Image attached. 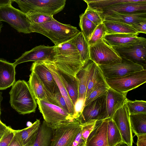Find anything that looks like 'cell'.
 I'll return each mask as SVG.
<instances>
[{
  "instance_id": "cell-1",
  "label": "cell",
  "mask_w": 146,
  "mask_h": 146,
  "mask_svg": "<svg viewBox=\"0 0 146 146\" xmlns=\"http://www.w3.org/2000/svg\"><path fill=\"white\" fill-rule=\"evenodd\" d=\"M52 62L58 70L74 77L84 65L71 39L54 46Z\"/></svg>"
},
{
  "instance_id": "cell-2",
  "label": "cell",
  "mask_w": 146,
  "mask_h": 146,
  "mask_svg": "<svg viewBox=\"0 0 146 146\" xmlns=\"http://www.w3.org/2000/svg\"><path fill=\"white\" fill-rule=\"evenodd\" d=\"M32 33L42 34L56 45L73 38L80 31L76 27L54 20L41 24H32Z\"/></svg>"
},
{
  "instance_id": "cell-3",
  "label": "cell",
  "mask_w": 146,
  "mask_h": 146,
  "mask_svg": "<svg viewBox=\"0 0 146 146\" xmlns=\"http://www.w3.org/2000/svg\"><path fill=\"white\" fill-rule=\"evenodd\" d=\"M9 94L11 106L19 114L35 112L37 107L36 99L26 81L19 80L15 82Z\"/></svg>"
},
{
  "instance_id": "cell-4",
  "label": "cell",
  "mask_w": 146,
  "mask_h": 146,
  "mask_svg": "<svg viewBox=\"0 0 146 146\" xmlns=\"http://www.w3.org/2000/svg\"><path fill=\"white\" fill-rule=\"evenodd\" d=\"M21 11L27 15L41 14L53 16L62 11L66 4V0H13Z\"/></svg>"
},
{
  "instance_id": "cell-5",
  "label": "cell",
  "mask_w": 146,
  "mask_h": 146,
  "mask_svg": "<svg viewBox=\"0 0 146 146\" xmlns=\"http://www.w3.org/2000/svg\"><path fill=\"white\" fill-rule=\"evenodd\" d=\"M40 112L44 120L53 129L74 120L69 112L63 109L44 100H36Z\"/></svg>"
},
{
  "instance_id": "cell-6",
  "label": "cell",
  "mask_w": 146,
  "mask_h": 146,
  "mask_svg": "<svg viewBox=\"0 0 146 146\" xmlns=\"http://www.w3.org/2000/svg\"><path fill=\"white\" fill-rule=\"evenodd\" d=\"M90 59L97 65H111L120 63L122 58L112 46L103 39L89 46Z\"/></svg>"
},
{
  "instance_id": "cell-7",
  "label": "cell",
  "mask_w": 146,
  "mask_h": 146,
  "mask_svg": "<svg viewBox=\"0 0 146 146\" xmlns=\"http://www.w3.org/2000/svg\"><path fill=\"white\" fill-rule=\"evenodd\" d=\"M0 21L8 23L19 33H32V24L27 15L11 5L0 8Z\"/></svg>"
},
{
  "instance_id": "cell-8",
  "label": "cell",
  "mask_w": 146,
  "mask_h": 146,
  "mask_svg": "<svg viewBox=\"0 0 146 146\" xmlns=\"http://www.w3.org/2000/svg\"><path fill=\"white\" fill-rule=\"evenodd\" d=\"M109 87L120 93L127 94L146 82V70L131 74L122 77L105 79Z\"/></svg>"
},
{
  "instance_id": "cell-9",
  "label": "cell",
  "mask_w": 146,
  "mask_h": 146,
  "mask_svg": "<svg viewBox=\"0 0 146 146\" xmlns=\"http://www.w3.org/2000/svg\"><path fill=\"white\" fill-rule=\"evenodd\" d=\"M77 120L59 126L53 129L50 146H70L82 129Z\"/></svg>"
},
{
  "instance_id": "cell-10",
  "label": "cell",
  "mask_w": 146,
  "mask_h": 146,
  "mask_svg": "<svg viewBox=\"0 0 146 146\" xmlns=\"http://www.w3.org/2000/svg\"><path fill=\"white\" fill-rule=\"evenodd\" d=\"M106 95L101 96L84 106L77 120L80 124L106 119Z\"/></svg>"
},
{
  "instance_id": "cell-11",
  "label": "cell",
  "mask_w": 146,
  "mask_h": 146,
  "mask_svg": "<svg viewBox=\"0 0 146 146\" xmlns=\"http://www.w3.org/2000/svg\"><path fill=\"white\" fill-rule=\"evenodd\" d=\"M121 58V62L119 64L111 65H98L105 79L120 77L145 69L141 65Z\"/></svg>"
},
{
  "instance_id": "cell-12",
  "label": "cell",
  "mask_w": 146,
  "mask_h": 146,
  "mask_svg": "<svg viewBox=\"0 0 146 146\" xmlns=\"http://www.w3.org/2000/svg\"><path fill=\"white\" fill-rule=\"evenodd\" d=\"M130 114L125 104L114 113L112 119L117 126L121 136L122 141L132 146L133 136L131 126Z\"/></svg>"
},
{
  "instance_id": "cell-13",
  "label": "cell",
  "mask_w": 146,
  "mask_h": 146,
  "mask_svg": "<svg viewBox=\"0 0 146 146\" xmlns=\"http://www.w3.org/2000/svg\"><path fill=\"white\" fill-rule=\"evenodd\" d=\"M54 46H50L44 45L35 47L25 52L13 63L15 67L18 64L25 62L47 61L53 62Z\"/></svg>"
},
{
  "instance_id": "cell-14",
  "label": "cell",
  "mask_w": 146,
  "mask_h": 146,
  "mask_svg": "<svg viewBox=\"0 0 146 146\" xmlns=\"http://www.w3.org/2000/svg\"><path fill=\"white\" fill-rule=\"evenodd\" d=\"M113 48L121 57L141 65L146 69V41L133 45Z\"/></svg>"
},
{
  "instance_id": "cell-15",
  "label": "cell",
  "mask_w": 146,
  "mask_h": 146,
  "mask_svg": "<svg viewBox=\"0 0 146 146\" xmlns=\"http://www.w3.org/2000/svg\"><path fill=\"white\" fill-rule=\"evenodd\" d=\"M30 70L37 76L45 90L54 94L59 90L52 74L43 61L34 62Z\"/></svg>"
},
{
  "instance_id": "cell-16",
  "label": "cell",
  "mask_w": 146,
  "mask_h": 146,
  "mask_svg": "<svg viewBox=\"0 0 146 146\" xmlns=\"http://www.w3.org/2000/svg\"><path fill=\"white\" fill-rule=\"evenodd\" d=\"M130 34H106L104 37V41L113 48L121 47L139 43L146 41L143 37Z\"/></svg>"
},
{
  "instance_id": "cell-17",
  "label": "cell",
  "mask_w": 146,
  "mask_h": 146,
  "mask_svg": "<svg viewBox=\"0 0 146 146\" xmlns=\"http://www.w3.org/2000/svg\"><path fill=\"white\" fill-rule=\"evenodd\" d=\"M108 124V119L97 121L87 139L85 146H109L107 138Z\"/></svg>"
},
{
  "instance_id": "cell-18",
  "label": "cell",
  "mask_w": 146,
  "mask_h": 146,
  "mask_svg": "<svg viewBox=\"0 0 146 146\" xmlns=\"http://www.w3.org/2000/svg\"><path fill=\"white\" fill-rule=\"evenodd\" d=\"M97 11L99 12L100 15L102 13L108 11H113L120 13L146 11V0H133L131 2L113 5Z\"/></svg>"
},
{
  "instance_id": "cell-19",
  "label": "cell",
  "mask_w": 146,
  "mask_h": 146,
  "mask_svg": "<svg viewBox=\"0 0 146 146\" xmlns=\"http://www.w3.org/2000/svg\"><path fill=\"white\" fill-rule=\"evenodd\" d=\"M100 16L103 21H116L129 25L146 21V11L129 13H120L113 11H108L102 13Z\"/></svg>"
},
{
  "instance_id": "cell-20",
  "label": "cell",
  "mask_w": 146,
  "mask_h": 146,
  "mask_svg": "<svg viewBox=\"0 0 146 146\" xmlns=\"http://www.w3.org/2000/svg\"><path fill=\"white\" fill-rule=\"evenodd\" d=\"M126 95L109 87L106 95V119L112 118L115 112L126 104L128 100Z\"/></svg>"
},
{
  "instance_id": "cell-21",
  "label": "cell",
  "mask_w": 146,
  "mask_h": 146,
  "mask_svg": "<svg viewBox=\"0 0 146 146\" xmlns=\"http://www.w3.org/2000/svg\"><path fill=\"white\" fill-rule=\"evenodd\" d=\"M96 65L90 59L77 74L76 76L79 83L78 99H85L87 86Z\"/></svg>"
},
{
  "instance_id": "cell-22",
  "label": "cell",
  "mask_w": 146,
  "mask_h": 146,
  "mask_svg": "<svg viewBox=\"0 0 146 146\" xmlns=\"http://www.w3.org/2000/svg\"><path fill=\"white\" fill-rule=\"evenodd\" d=\"M40 124V120L36 119L28 127L21 130H15V134L22 146H33Z\"/></svg>"
},
{
  "instance_id": "cell-23",
  "label": "cell",
  "mask_w": 146,
  "mask_h": 146,
  "mask_svg": "<svg viewBox=\"0 0 146 146\" xmlns=\"http://www.w3.org/2000/svg\"><path fill=\"white\" fill-rule=\"evenodd\" d=\"M15 67L13 63L0 59V90H5L15 82Z\"/></svg>"
},
{
  "instance_id": "cell-24",
  "label": "cell",
  "mask_w": 146,
  "mask_h": 146,
  "mask_svg": "<svg viewBox=\"0 0 146 146\" xmlns=\"http://www.w3.org/2000/svg\"><path fill=\"white\" fill-rule=\"evenodd\" d=\"M43 62L54 77L60 92L66 101L69 113L74 120V106L70 98L65 87L59 77L57 69L52 62L47 61H44Z\"/></svg>"
},
{
  "instance_id": "cell-25",
  "label": "cell",
  "mask_w": 146,
  "mask_h": 146,
  "mask_svg": "<svg viewBox=\"0 0 146 146\" xmlns=\"http://www.w3.org/2000/svg\"><path fill=\"white\" fill-rule=\"evenodd\" d=\"M57 70L59 77L74 106L78 99V80L76 76L68 75Z\"/></svg>"
},
{
  "instance_id": "cell-26",
  "label": "cell",
  "mask_w": 146,
  "mask_h": 146,
  "mask_svg": "<svg viewBox=\"0 0 146 146\" xmlns=\"http://www.w3.org/2000/svg\"><path fill=\"white\" fill-rule=\"evenodd\" d=\"M107 34H125L138 35L139 33L129 25L121 22L111 21H103Z\"/></svg>"
},
{
  "instance_id": "cell-27",
  "label": "cell",
  "mask_w": 146,
  "mask_h": 146,
  "mask_svg": "<svg viewBox=\"0 0 146 146\" xmlns=\"http://www.w3.org/2000/svg\"><path fill=\"white\" fill-rule=\"evenodd\" d=\"M53 129L44 120L40 124L37 136L33 146H50Z\"/></svg>"
},
{
  "instance_id": "cell-28",
  "label": "cell",
  "mask_w": 146,
  "mask_h": 146,
  "mask_svg": "<svg viewBox=\"0 0 146 146\" xmlns=\"http://www.w3.org/2000/svg\"><path fill=\"white\" fill-rule=\"evenodd\" d=\"M71 41L79 53L81 61L85 64L90 59L89 46L87 40L80 31Z\"/></svg>"
},
{
  "instance_id": "cell-29",
  "label": "cell",
  "mask_w": 146,
  "mask_h": 146,
  "mask_svg": "<svg viewBox=\"0 0 146 146\" xmlns=\"http://www.w3.org/2000/svg\"><path fill=\"white\" fill-rule=\"evenodd\" d=\"M27 83L36 100H46L44 87L34 72H31Z\"/></svg>"
},
{
  "instance_id": "cell-30",
  "label": "cell",
  "mask_w": 146,
  "mask_h": 146,
  "mask_svg": "<svg viewBox=\"0 0 146 146\" xmlns=\"http://www.w3.org/2000/svg\"><path fill=\"white\" fill-rule=\"evenodd\" d=\"M132 131L135 135L146 134V113L130 115Z\"/></svg>"
},
{
  "instance_id": "cell-31",
  "label": "cell",
  "mask_w": 146,
  "mask_h": 146,
  "mask_svg": "<svg viewBox=\"0 0 146 146\" xmlns=\"http://www.w3.org/2000/svg\"><path fill=\"white\" fill-rule=\"evenodd\" d=\"M107 138L109 146H115L123 141L120 132L112 118L108 119Z\"/></svg>"
},
{
  "instance_id": "cell-32",
  "label": "cell",
  "mask_w": 146,
  "mask_h": 146,
  "mask_svg": "<svg viewBox=\"0 0 146 146\" xmlns=\"http://www.w3.org/2000/svg\"><path fill=\"white\" fill-rule=\"evenodd\" d=\"M133 0H84L88 7L97 11L115 4L133 1Z\"/></svg>"
},
{
  "instance_id": "cell-33",
  "label": "cell",
  "mask_w": 146,
  "mask_h": 146,
  "mask_svg": "<svg viewBox=\"0 0 146 146\" xmlns=\"http://www.w3.org/2000/svg\"><path fill=\"white\" fill-rule=\"evenodd\" d=\"M106 82L105 79L100 67L97 64L87 86L86 98L96 87L100 84Z\"/></svg>"
},
{
  "instance_id": "cell-34",
  "label": "cell",
  "mask_w": 146,
  "mask_h": 146,
  "mask_svg": "<svg viewBox=\"0 0 146 146\" xmlns=\"http://www.w3.org/2000/svg\"><path fill=\"white\" fill-rule=\"evenodd\" d=\"M79 26L81 32L88 42L97 26L89 20L84 13L80 15Z\"/></svg>"
},
{
  "instance_id": "cell-35",
  "label": "cell",
  "mask_w": 146,
  "mask_h": 146,
  "mask_svg": "<svg viewBox=\"0 0 146 146\" xmlns=\"http://www.w3.org/2000/svg\"><path fill=\"white\" fill-rule=\"evenodd\" d=\"M45 92L46 101L63 109L69 112L66 101L62 95L59 90L54 94L51 93L45 90Z\"/></svg>"
},
{
  "instance_id": "cell-36",
  "label": "cell",
  "mask_w": 146,
  "mask_h": 146,
  "mask_svg": "<svg viewBox=\"0 0 146 146\" xmlns=\"http://www.w3.org/2000/svg\"><path fill=\"white\" fill-rule=\"evenodd\" d=\"M125 104L130 115L146 113V102L145 101H131L128 99Z\"/></svg>"
},
{
  "instance_id": "cell-37",
  "label": "cell",
  "mask_w": 146,
  "mask_h": 146,
  "mask_svg": "<svg viewBox=\"0 0 146 146\" xmlns=\"http://www.w3.org/2000/svg\"><path fill=\"white\" fill-rule=\"evenodd\" d=\"M109 88L106 82L100 84L94 88L85 98L84 106L98 97L106 95Z\"/></svg>"
},
{
  "instance_id": "cell-38",
  "label": "cell",
  "mask_w": 146,
  "mask_h": 146,
  "mask_svg": "<svg viewBox=\"0 0 146 146\" xmlns=\"http://www.w3.org/2000/svg\"><path fill=\"white\" fill-rule=\"evenodd\" d=\"M106 34V29L102 23L97 26L88 41L89 46L94 44L99 40L103 39L104 37Z\"/></svg>"
},
{
  "instance_id": "cell-39",
  "label": "cell",
  "mask_w": 146,
  "mask_h": 146,
  "mask_svg": "<svg viewBox=\"0 0 146 146\" xmlns=\"http://www.w3.org/2000/svg\"><path fill=\"white\" fill-rule=\"evenodd\" d=\"M83 13L89 20L97 26L103 22V20L99 13L88 7L87 6Z\"/></svg>"
},
{
  "instance_id": "cell-40",
  "label": "cell",
  "mask_w": 146,
  "mask_h": 146,
  "mask_svg": "<svg viewBox=\"0 0 146 146\" xmlns=\"http://www.w3.org/2000/svg\"><path fill=\"white\" fill-rule=\"evenodd\" d=\"M27 15L32 24H41L52 21L55 19L53 16L41 14H35Z\"/></svg>"
},
{
  "instance_id": "cell-41",
  "label": "cell",
  "mask_w": 146,
  "mask_h": 146,
  "mask_svg": "<svg viewBox=\"0 0 146 146\" xmlns=\"http://www.w3.org/2000/svg\"><path fill=\"white\" fill-rule=\"evenodd\" d=\"M97 121L94 120L81 125L82 137L85 143L89 135L94 129Z\"/></svg>"
},
{
  "instance_id": "cell-42",
  "label": "cell",
  "mask_w": 146,
  "mask_h": 146,
  "mask_svg": "<svg viewBox=\"0 0 146 146\" xmlns=\"http://www.w3.org/2000/svg\"><path fill=\"white\" fill-rule=\"evenodd\" d=\"M15 130L9 127L0 140V146H8L15 134Z\"/></svg>"
},
{
  "instance_id": "cell-43",
  "label": "cell",
  "mask_w": 146,
  "mask_h": 146,
  "mask_svg": "<svg viewBox=\"0 0 146 146\" xmlns=\"http://www.w3.org/2000/svg\"><path fill=\"white\" fill-rule=\"evenodd\" d=\"M85 99L79 98L74 106V120H77L80 116L84 107Z\"/></svg>"
},
{
  "instance_id": "cell-44",
  "label": "cell",
  "mask_w": 146,
  "mask_h": 146,
  "mask_svg": "<svg viewBox=\"0 0 146 146\" xmlns=\"http://www.w3.org/2000/svg\"><path fill=\"white\" fill-rule=\"evenodd\" d=\"M130 25L139 33H146V21L133 23Z\"/></svg>"
},
{
  "instance_id": "cell-45",
  "label": "cell",
  "mask_w": 146,
  "mask_h": 146,
  "mask_svg": "<svg viewBox=\"0 0 146 146\" xmlns=\"http://www.w3.org/2000/svg\"><path fill=\"white\" fill-rule=\"evenodd\" d=\"M84 142L82 137L81 129L73 141L70 146H78Z\"/></svg>"
},
{
  "instance_id": "cell-46",
  "label": "cell",
  "mask_w": 146,
  "mask_h": 146,
  "mask_svg": "<svg viewBox=\"0 0 146 146\" xmlns=\"http://www.w3.org/2000/svg\"><path fill=\"white\" fill-rule=\"evenodd\" d=\"M137 137V146H146V134L136 135Z\"/></svg>"
},
{
  "instance_id": "cell-47",
  "label": "cell",
  "mask_w": 146,
  "mask_h": 146,
  "mask_svg": "<svg viewBox=\"0 0 146 146\" xmlns=\"http://www.w3.org/2000/svg\"><path fill=\"white\" fill-rule=\"evenodd\" d=\"M9 126H7L1 121L0 119V140L6 132L8 130Z\"/></svg>"
},
{
  "instance_id": "cell-48",
  "label": "cell",
  "mask_w": 146,
  "mask_h": 146,
  "mask_svg": "<svg viewBox=\"0 0 146 146\" xmlns=\"http://www.w3.org/2000/svg\"><path fill=\"white\" fill-rule=\"evenodd\" d=\"M8 146H22L19 142L15 133L13 139Z\"/></svg>"
},
{
  "instance_id": "cell-49",
  "label": "cell",
  "mask_w": 146,
  "mask_h": 146,
  "mask_svg": "<svg viewBox=\"0 0 146 146\" xmlns=\"http://www.w3.org/2000/svg\"><path fill=\"white\" fill-rule=\"evenodd\" d=\"M13 0H0V8L11 5Z\"/></svg>"
},
{
  "instance_id": "cell-50",
  "label": "cell",
  "mask_w": 146,
  "mask_h": 146,
  "mask_svg": "<svg viewBox=\"0 0 146 146\" xmlns=\"http://www.w3.org/2000/svg\"><path fill=\"white\" fill-rule=\"evenodd\" d=\"M115 146H130L125 143L122 141L118 143Z\"/></svg>"
},
{
  "instance_id": "cell-51",
  "label": "cell",
  "mask_w": 146,
  "mask_h": 146,
  "mask_svg": "<svg viewBox=\"0 0 146 146\" xmlns=\"http://www.w3.org/2000/svg\"><path fill=\"white\" fill-rule=\"evenodd\" d=\"M2 92H0V115L1 113V102L3 100V98L2 96Z\"/></svg>"
},
{
  "instance_id": "cell-52",
  "label": "cell",
  "mask_w": 146,
  "mask_h": 146,
  "mask_svg": "<svg viewBox=\"0 0 146 146\" xmlns=\"http://www.w3.org/2000/svg\"><path fill=\"white\" fill-rule=\"evenodd\" d=\"M78 146H85V143L84 142Z\"/></svg>"
},
{
  "instance_id": "cell-53",
  "label": "cell",
  "mask_w": 146,
  "mask_h": 146,
  "mask_svg": "<svg viewBox=\"0 0 146 146\" xmlns=\"http://www.w3.org/2000/svg\"><path fill=\"white\" fill-rule=\"evenodd\" d=\"M3 26L2 24L1 21H0V33L1 31V29Z\"/></svg>"
}]
</instances>
